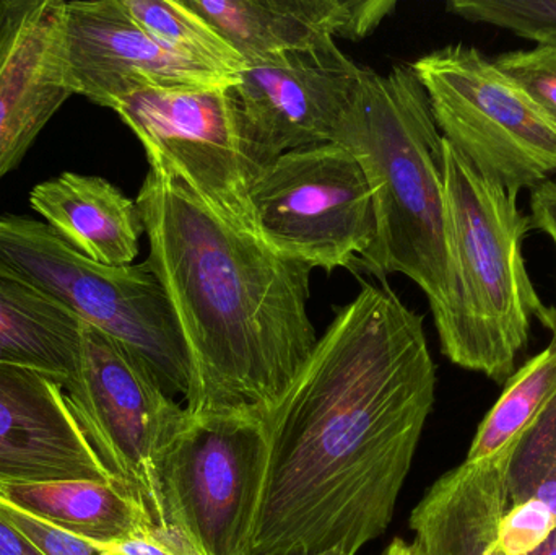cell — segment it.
I'll use <instances>...</instances> for the list:
<instances>
[{
    "instance_id": "obj_1",
    "label": "cell",
    "mask_w": 556,
    "mask_h": 555,
    "mask_svg": "<svg viewBox=\"0 0 556 555\" xmlns=\"http://www.w3.org/2000/svg\"><path fill=\"white\" fill-rule=\"evenodd\" d=\"M424 316L388 283L337 310L277 406L251 555H356L388 531L434 404Z\"/></svg>"
},
{
    "instance_id": "obj_2",
    "label": "cell",
    "mask_w": 556,
    "mask_h": 555,
    "mask_svg": "<svg viewBox=\"0 0 556 555\" xmlns=\"http://www.w3.org/2000/svg\"><path fill=\"white\" fill-rule=\"evenodd\" d=\"M136 202L188 349L186 411L269 413L319 339L313 269L222 220L168 173L150 168Z\"/></svg>"
},
{
    "instance_id": "obj_3",
    "label": "cell",
    "mask_w": 556,
    "mask_h": 555,
    "mask_svg": "<svg viewBox=\"0 0 556 555\" xmlns=\"http://www.w3.org/2000/svg\"><path fill=\"white\" fill-rule=\"evenodd\" d=\"M332 142L355 156L375 204V240L353 267L381 282L408 277L438 312L450 282L444 137L410 64L384 75L363 68Z\"/></svg>"
},
{
    "instance_id": "obj_4",
    "label": "cell",
    "mask_w": 556,
    "mask_h": 555,
    "mask_svg": "<svg viewBox=\"0 0 556 555\" xmlns=\"http://www.w3.org/2000/svg\"><path fill=\"white\" fill-rule=\"evenodd\" d=\"M450 282L433 313L441 351L457 367L508 381L544 308L526 267L531 218L518 195L480 175L444 139Z\"/></svg>"
},
{
    "instance_id": "obj_5",
    "label": "cell",
    "mask_w": 556,
    "mask_h": 555,
    "mask_svg": "<svg viewBox=\"0 0 556 555\" xmlns=\"http://www.w3.org/2000/svg\"><path fill=\"white\" fill-rule=\"evenodd\" d=\"M0 269L123 342L146 361L169 396L188 394V349L168 293L149 260L104 266L81 256L45 222L2 214Z\"/></svg>"
},
{
    "instance_id": "obj_6",
    "label": "cell",
    "mask_w": 556,
    "mask_h": 555,
    "mask_svg": "<svg viewBox=\"0 0 556 555\" xmlns=\"http://www.w3.org/2000/svg\"><path fill=\"white\" fill-rule=\"evenodd\" d=\"M267 466L266 413L185 409L156 456L166 531L192 555H251Z\"/></svg>"
},
{
    "instance_id": "obj_7",
    "label": "cell",
    "mask_w": 556,
    "mask_h": 555,
    "mask_svg": "<svg viewBox=\"0 0 556 555\" xmlns=\"http://www.w3.org/2000/svg\"><path fill=\"white\" fill-rule=\"evenodd\" d=\"M410 67L438 129L480 175L515 195L556 175V127L480 49L454 42Z\"/></svg>"
},
{
    "instance_id": "obj_8",
    "label": "cell",
    "mask_w": 556,
    "mask_h": 555,
    "mask_svg": "<svg viewBox=\"0 0 556 555\" xmlns=\"http://www.w3.org/2000/svg\"><path fill=\"white\" fill-rule=\"evenodd\" d=\"M250 199L261 240L311 269H353L376 237L368 179L336 142L278 156L254 178Z\"/></svg>"
},
{
    "instance_id": "obj_9",
    "label": "cell",
    "mask_w": 556,
    "mask_h": 555,
    "mask_svg": "<svg viewBox=\"0 0 556 555\" xmlns=\"http://www.w3.org/2000/svg\"><path fill=\"white\" fill-rule=\"evenodd\" d=\"M111 110L136 134L150 168L179 179L222 220L260 238L233 87L143 85Z\"/></svg>"
},
{
    "instance_id": "obj_10",
    "label": "cell",
    "mask_w": 556,
    "mask_h": 555,
    "mask_svg": "<svg viewBox=\"0 0 556 555\" xmlns=\"http://www.w3.org/2000/svg\"><path fill=\"white\" fill-rule=\"evenodd\" d=\"M65 394L104 466L166 530L156 456L185 409L140 355L87 323L77 378Z\"/></svg>"
},
{
    "instance_id": "obj_11",
    "label": "cell",
    "mask_w": 556,
    "mask_h": 555,
    "mask_svg": "<svg viewBox=\"0 0 556 555\" xmlns=\"http://www.w3.org/2000/svg\"><path fill=\"white\" fill-rule=\"evenodd\" d=\"M362 72L336 39L248 64L233 94L254 178L283 153L332 142Z\"/></svg>"
},
{
    "instance_id": "obj_12",
    "label": "cell",
    "mask_w": 556,
    "mask_h": 555,
    "mask_svg": "<svg viewBox=\"0 0 556 555\" xmlns=\"http://www.w3.org/2000/svg\"><path fill=\"white\" fill-rule=\"evenodd\" d=\"M74 94L64 0H0V179Z\"/></svg>"
},
{
    "instance_id": "obj_13",
    "label": "cell",
    "mask_w": 556,
    "mask_h": 555,
    "mask_svg": "<svg viewBox=\"0 0 556 555\" xmlns=\"http://www.w3.org/2000/svg\"><path fill=\"white\" fill-rule=\"evenodd\" d=\"M65 48L75 94L98 106L143 85L235 87L238 77L205 71L160 46L121 0L65 2Z\"/></svg>"
},
{
    "instance_id": "obj_14",
    "label": "cell",
    "mask_w": 556,
    "mask_h": 555,
    "mask_svg": "<svg viewBox=\"0 0 556 555\" xmlns=\"http://www.w3.org/2000/svg\"><path fill=\"white\" fill-rule=\"evenodd\" d=\"M46 481L123 488L78 424L64 388L36 371L0 365V484Z\"/></svg>"
},
{
    "instance_id": "obj_15",
    "label": "cell",
    "mask_w": 556,
    "mask_h": 555,
    "mask_svg": "<svg viewBox=\"0 0 556 555\" xmlns=\"http://www.w3.org/2000/svg\"><path fill=\"white\" fill-rule=\"evenodd\" d=\"M248 64L313 48L327 39L366 38L394 0H185Z\"/></svg>"
},
{
    "instance_id": "obj_16",
    "label": "cell",
    "mask_w": 556,
    "mask_h": 555,
    "mask_svg": "<svg viewBox=\"0 0 556 555\" xmlns=\"http://www.w3.org/2000/svg\"><path fill=\"white\" fill-rule=\"evenodd\" d=\"M516 445L489 462H464L428 489L410 517L415 555H506L498 531Z\"/></svg>"
},
{
    "instance_id": "obj_17",
    "label": "cell",
    "mask_w": 556,
    "mask_h": 555,
    "mask_svg": "<svg viewBox=\"0 0 556 555\" xmlns=\"http://www.w3.org/2000/svg\"><path fill=\"white\" fill-rule=\"evenodd\" d=\"M29 205L65 243L104 266H130L143 230L136 201L100 176L65 172L39 182Z\"/></svg>"
},
{
    "instance_id": "obj_18",
    "label": "cell",
    "mask_w": 556,
    "mask_h": 555,
    "mask_svg": "<svg viewBox=\"0 0 556 555\" xmlns=\"http://www.w3.org/2000/svg\"><path fill=\"white\" fill-rule=\"evenodd\" d=\"M81 325L64 305L0 269V365L45 375L67 391L80 365Z\"/></svg>"
},
{
    "instance_id": "obj_19",
    "label": "cell",
    "mask_w": 556,
    "mask_h": 555,
    "mask_svg": "<svg viewBox=\"0 0 556 555\" xmlns=\"http://www.w3.org/2000/svg\"><path fill=\"white\" fill-rule=\"evenodd\" d=\"M0 499L45 524L103 546L142 537L156 527L129 492L106 482H13L0 484Z\"/></svg>"
},
{
    "instance_id": "obj_20",
    "label": "cell",
    "mask_w": 556,
    "mask_h": 555,
    "mask_svg": "<svg viewBox=\"0 0 556 555\" xmlns=\"http://www.w3.org/2000/svg\"><path fill=\"white\" fill-rule=\"evenodd\" d=\"M555 394L556 348L551 344L506 381L502 396L480 424L466 462H489L516 445Z\"/></svg>"
},
{
    "instance_id": "obj_21",
    "label": "cell",
    "mask_w": 556,
    "mask_h": 555,
    "mask_svg": "<svg viewBox=\"0 0 556 555\" xmlns=\"http://www.w3.org/2000/svg\"><path fill=\"white\" fill-rule=\"evenodd\" d=\"M134 20L166 51L205 71L238 77L247 67L240 52L185 0H121Z\"/></svg>"
},
{
    "instance_id": "obj_22",
    "label": "cell",
    "mask_w": 556,
    "mask_h": 555,
    "mask_svg": "<svg viewBox=\"0 0 556 555\" xmlns=\"http://www.w3.org/2000/svg\"><path fill=\"white\" fill-rule=\"evenodd\" d=\"M506 485L509 505L538 501L556 517V394L513 450Z\"/></svg>"
},
{
    "instance_id": "obj_23",
    "label": "cell",
    "mask_w": 556,
    "mask_h": 555,
    "mask_svg": "<svg viewBox=\"0 0 556 555\" xmlns=\"http://www.w3.org/2000/svg\"><path fill=\"white\" fill-rule=\"evenodd\" d=\"M451 15L506 29L535 45L556 46V0H451Z\"/></svg>"
},
{
    "instance_id": "obj_24",
    "label": "cell",
    "mask_w": 556,
    "mask_h": 555,
    "mask_svg": "<svg viewBox=\"0 0 556 555\" xmlns=\"http://www.w3.org/2000/svg\"><path fill=\"white\" fill-rule=\"evenodd\" d=\"M493 62L556 127V46L503 52Z\"/></svg>"
},
{
    "instance_id": "obj_25",
    "label": "cell",
    "mask_w": 556,
    "mask_h": 555,
    "mask_svg": "<svg viewBox=\"0 0 556 555\" xmlns=\"http://www.w3.org/2000/svg\"><path fill=\"white\" fill-rule=\"evenodd\" d=\"M556 531V517L538 501L509 505L498 531V546L506 555H531Z\"/></svg>"
},
{
    "instance_id": "obj_26",
    "label": "cell",
    "mask_w": 556,
    "mask_h": 555,
    "mask_svg": "<svg viewBox=\"0 0 556 555\" xmlns=\"http://www.w3.org/2000/svg\"><path fill=\"white\" fill-rule=\"evenodd\" d=\"M0 518L25 534L45 555H101L103 544L81 540L67 531L45 524L0 499Z\"/></svg>"
},
{
    "instance_id": "obj_27",
    "label": "cell",
    "mask_w": 556,
    "mask_h": 555,
    "mask_svg": "<svg viewBox=\"0 0 556 555\" xmlns=\"http://www.w3.org/2000/svg\"><path fill=\"white\" fill-rule=\"evenodd\" d=\"M104 547L119 555H192L175 531L160 530L159 527L142 537Z\"/></svg>"
},
{
    "instance_id": "obj_28",
    "label": "cell",
    "mask_w": 556,
    "mask_h": 555,
    "mask_svg": "<svg viewBox=\"0 0 556 555\" xmlns=\"http://www.w3.org/2000/svg\"><path fill=\"white\" fill-rule=\"evenodd\" d=\"M529 207L532 230L547 235L556 248V182L548 179L544 185L532 189Z\"/></svg>"
},
{
    "instance_id": "obj_29",
    "label": "cell",
    "mask_w": 556,
    "mask_h": 555,
    "mask_svg": "<svg viewBox=\"0 0 556 555\" xmlns=\"http://www.w3.org/2000/svg\"><path fill=\"white\" fill-rule=\"evenodd\" d=\"M0 555H45L25 534L0 518Z\"/></svg>"
},
{
    "instance_id": "obj_30",
    "label": "cell",
    "mask_w": 556,
    "mask_h": 555,
    "mask_svg": "<svg viewBox=\"0 0 556 555\" xmlns=\"http://www.w3.org/2000/svg\"><path fill=\"white\" fill-rule=\"evenodd\" d=\"M539 323H541L544 328H547L548 331L552 332V342L551 344L556 348V305L555 306H545L541 310V313L538 315Z\"/></svg>"
},
{
    "instance_id": "obj_31",
    "label": "cell",
    "mask_w": 556,
    "mask_h": 555,
    "mask_svg": "<svg viewBox=\"0 0 556 555\" xmlns=\"http://www.w3.org/2000/svg\"><path fill=\"white\" fill-rule=\"evenodd\" d=\"M382 555H415V551L412 543H407V541L397 538V540L392 541V543L386 547Z\"/></svg>"
},
{
    "instance_id": "obj_32",
    "label": "cell",
    "mask_w": 556,
    "mask_h": 555,
    "mask_svg": "<svg viewBox=\"0 0 556 555\" xmlns=\"http://www.w3.org/2000/svg\"><path fill=\"white\" fill-rule=\"evenodd\" d=\"M309 555H346V554L340 553V551H327V553L309 554Z\"/></svg>"
},
{
    "instance_id": "obj_33",
    "label": "cell",
    "mask_w": 556,
    "mask_h": 555,
    "mask_svg": "<svg viewBox=\"0 0 556 555\" xmlns=\"http://www.w3.org/2000/svg\"><path fill=\"white\" fill-rule=\"evenodd\" d=\"M104 550H106V551H104V553L101 555H119V554L113 553V551L108 550V547H104Z\"/></svg>"
}]
</instances>
